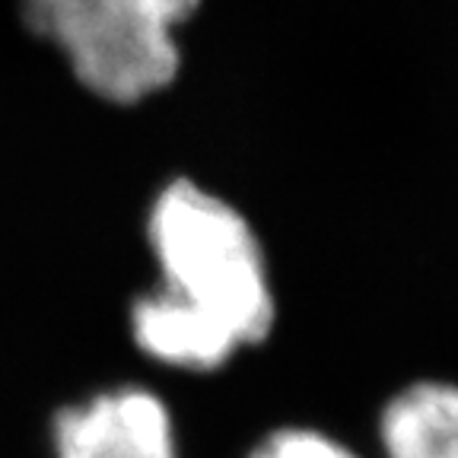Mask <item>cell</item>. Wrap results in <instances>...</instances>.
<instances>
[{"label": "cell", "mask_w": 458, "mask_h": 458, "mask_svg": "<svg viewBox=\"0 0 458 458\" xmlns=\"http://www.w3.org/2000/svg\"><path fill=\"white\" fill-rule=\"evenodd\" d=\"M386 458H458V386L414 382L379 417Z\"/></svg>", "instance_id": "277c9868"}, {"label": "cell", "mask_w": 458, "mask_h": 458, "mask_svg": "<svg viewBox=\"0 0 458 458\" xmlns=\"http://www.w3.org/2000/svg\"><path fill=\"white\" fill-rule=\"evenodd\" d=\"M249 458H360L353 449H347L344 443H337L328 433L318 429H277L265 439L261 445H255Z\"/></svg>", "instance_id": "5b68a950"}, {"label": "cell", "mask_w": 458, "mask_h": 458, "mask_svg": "<svg viewBox=\"0 0 458 458\" xmlns=\"http://www.w3.org/2000/svg\"><path fill=\"white\" fill-rule=\"evenodd\" d=\"M163 286L131 309L150 360L208 372L274 328V293L255 229L233 204L194 182H172L150 210Z\"/></svg>", "instance_id": "6da1fadb"}, {"label": "cell", "mask_w": 458, "mask_h": 458, "mask_svg": "<svg viewBox=\"0 0 458 458\" xmlns=\"http://www.w3.org/2000/svg\"><path fill=\"white\" fill-rule=\"evenodd\" d=\"M26 26L55 45L73 77L108 102H140L175 80V29L200 0H20Z\"/></svg>", "instance_id": "7a4b0ae2"}, {"label": "cell", "mask_w": 458, "mask_h": 458, "mask_svg": "<svg viewBox=\"0 0 458 458\" xmlns=\"http://www.w3.org/2000/svg\"><path fill=\"white\" fill-rule=\"evenodd\" d=\"M57 458H179L165 404L147 388H114L61 411Z\"/></svg>", "instance_id": "3957f363"}]
</instances>
